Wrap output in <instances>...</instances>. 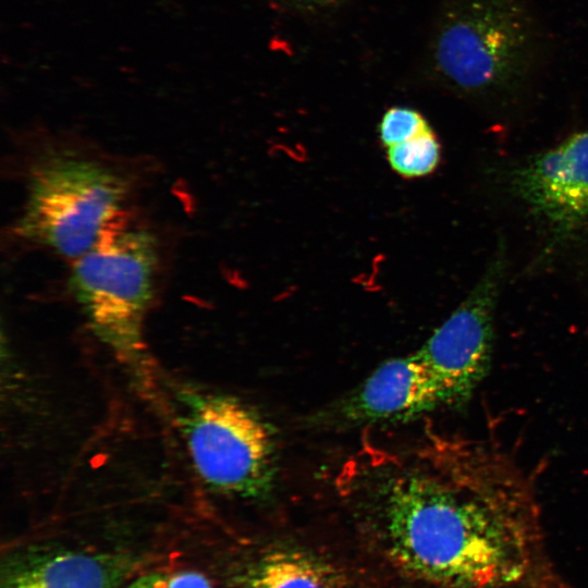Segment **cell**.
<instances>
[{"label":"cell","mask_w":588,"mask_h":588,"mask_svg":"<svg viewBox=\"0 0 588 588\" xmlns=\"http://www.w3.org/2000/svg\"><path fill=\"white\" fill-rule=\"evenodd\" d=\"M182 392L181 427L203 482L233 497L268 493L274 478V445L262 418L229 395Z\"/></svg>","instance_id":"5b68a950"},{"label":"cell","mask_w":588,"mask_h":588,"mask_svg":"<svg viewBox=\"0 0 588 588\" xmlns=\"http://www.w3.org/2000/svg\"><path fill=\"white\" fill-rule=\"evenodd\" d=\"M536 49L534 20L523 0H455L439 29L434 59L454 87L492 94L527 76Z\"/></svg>","instance_id":"277c9868"},{"label":"cell","mask_w":588,"mask_h":588,"mask_svg":"<svg viewBox=\"0 0 588 588\" xmlns=\"http://www.w3.org/2000/svg\"><path fill=\"white\" fill-rule=\"evenodd\" d=\"M383 495L390 554L418 578L490 588L531 566L541 531L536 487L498 444L440 441L426 466L391 478Z\"/></svg>","instance_id":"6da1fadb"},{"label":"cell","mask_w":588,"mask_h":588,"mask_svg":"<svg viewBox=\"0 0 588 588\" xmlns=\"http://www.w3.org/2000/svg\"><path fill=\"white\" fill-rule=\"evenodd\" d=\"M428 128V122L418 111L393 107L383 114L378 132L381 144L389 148L412 139Z\"/></svg>","instance_id":"7c38bea8"},{"label":"cell","mask_w":588,"mask_h":588,"mask_svg":"<svg viewBox=\"0 0 588 588\" xmlns=\"http://www.w3.org/2000/svg\"><path fill=\"white\" fill-rule=\"evenodd\" d=\"M499 272L487 271L417 351L448 404L466 401L490 367Z\"/></svg>","instance_id":"8992f818"},{"label":"cell","mask_w":588,"mask_h":588,"mask_svg":"<svg viewBox=\"0 0 588 588\" xmlns=\"http://www.w3.org/2000/svg\"><path fill=\"white\" fill-rule=\"evenodd\" d=\"M445 404L442 388L415 352L380 365L344 402L342 412L353 421H392Z\"/></svg>","instance_id":"9c48e42d"},{"label":"cell","mask_w":588,"mask_h":588,"mask_svg":"<svg viewBox=\"0 0 588 588\" xmlns=\"http://www.w3.org/2000/svg\"><path fill=\"white\" fill-rule=\"evenodd\" d=\"M516 185L530 209L558 232L588 222V131L532 158L518 171Z\"/></svg>","instance_id":"52a82bcc"},{"label":"cell","mask_w":588,"mask_h":588,"mask_svg":"<svg viewBox=\"0 0 588 588\" xmlns=\"http://www.w3.org/2000/svg\"><path fill=\"white\" fill-rule=\"evenodd\" d=\"M124 588H212L203 574L193 571L155 572L133 579Z\"/></svg>","instance_id":"4fadbf2b"},{"label":"cell","mask_w":588,"mask_h":588,"mask_svg":"<svg viewBox=\"0 0 588 588\" xmlns=\"http://www.w3.org/2000/svg\"><path fill=\"white\" fill-rule=\"evenodd\" d=\"M157 262L151 233L118 226L77 258L70 277L71 291L90 329L135 371L144 367V323Z\"/></svg>","instance_id":"3957f363"},{"label":"cell","mask_w":588,"mask_h":588,"mask_svg":"<svg viewBox=\"0 0 588 588\" xmlns=\"http://www.w3.org/2000/svg\"><path fill=\"white\" fill-rule=\"evenodd\" d=\"M448 588H451V587H448Z\"/></svg>","instance_id":"5bb4252c"},{"label":"cell","mask_w":588,"mask_h":588,"mask_svg":"<svg viewBox=\"0 0 588 588\" xmlns=\"http://www.w3.org/2000/svg\"><path fill=\"white\" fill-rule=\"evenodd\" d=\"M126 180L83 156L52 154L34 164L17 223L23 237L66 258H79L117 226Z\"/></svg>","instance_id":"7a4b0ae2"},{"label":"cell","mask_w":588,"mask_h":588,"mask_svg":"<svg viewBox=\"0 0 588 588\" xmlns=\"http://www.w3.org/2000/svg\"><path fill=\"white\" fill-rule=\"evenodd\" d=\"M137 564L124 553L28 549L3 561L1 588H120Z\"/></svg>","instance_id":"ba28073f"},{"label":"cell","mask_w":588,"mask_h":588,"mask_svg":"<svg viewBox=\"0 0 588 588\" xmlns=\"http://www.w3.org/2000/svg\"><path fill=\"white\" fill-rule=\"evenodd\" d=\"M242 588H340L332 569L315 555L296 549L271 550L245 575Z\"/></svg>","instance_id":"30bf717a"},{"label":"cell","mask_w":588,"mask_h":588,"mask_svg":"<svg viewBox=\"0 0 588 588\" xmlns=\"http://www.w3.org/2000/svg\"><path fill=\"white\" fill-rule=\"evenodd\" d=\"M440 159L441 146L431 127L412 139L387 148V160L391 169L405 179L432 173Z\"/></svg>","instance_id":"8fae6325"}]
</instances>
